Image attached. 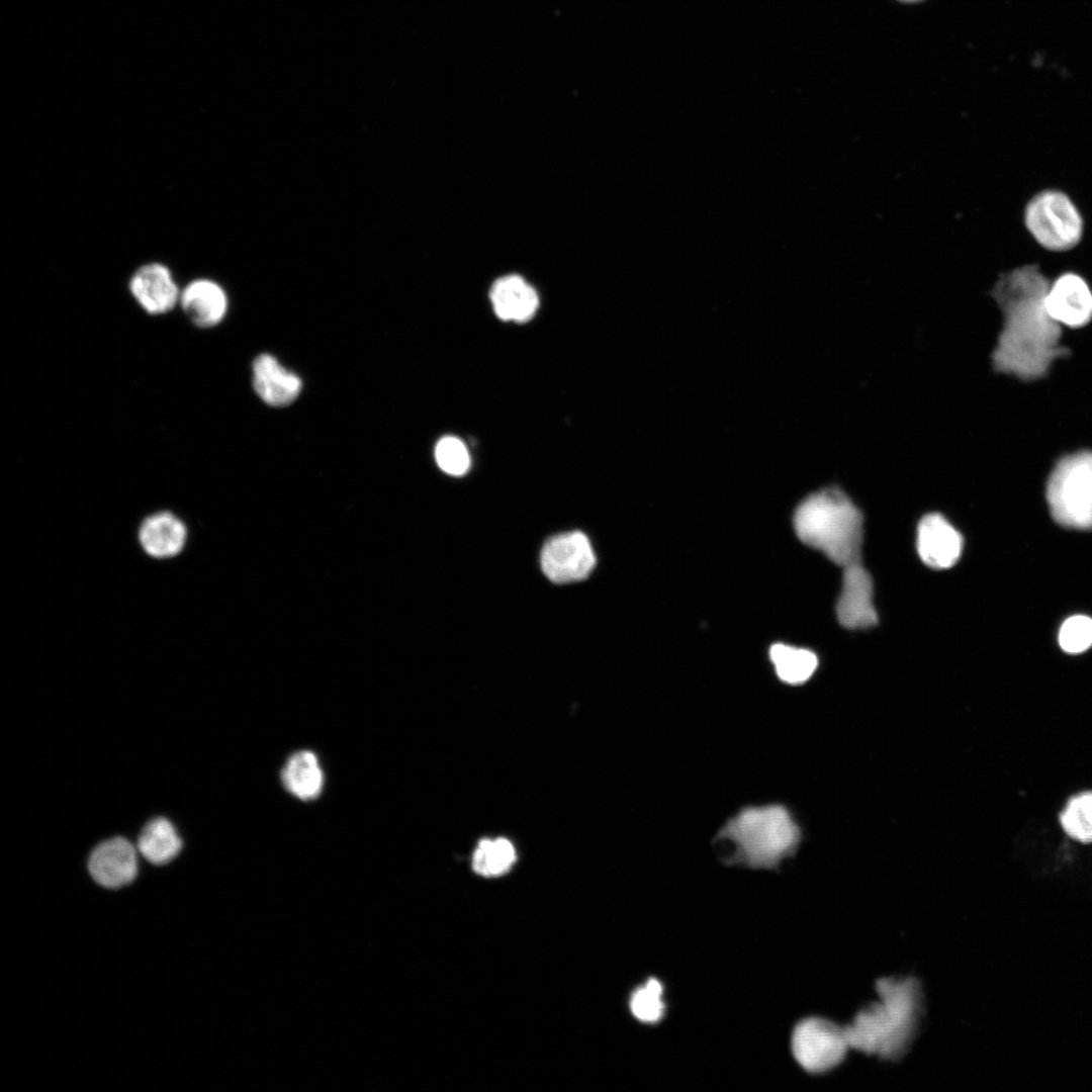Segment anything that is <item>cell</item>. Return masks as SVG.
<instances>
[{
    "mask_svg": "<svg viewBox=\"0 0 1092 1092\" xmlns=\"http://www.w3.org/2000/svg\"><path fill=\"white\" fill-rule=\"evenodd\" d=\"M179 305L191 324L200 329H209L224 318L229 300L217 282L196 278L181 289Z\"/></svg>",
    "mask_w": 1092,
    "mask_h": 1092,
    "instance_id": "cell-14",
    "label": "cell"
},
{
    "mask_svg": "<svg viewBox=\"0 0 1092 1092\" xmlns=\"http://www.w3.org/2000/svg\"><path fill=\"white\" fill-rule=\"evenodd\" d=\"M797 1063L810 1074H822L839 1066L850 1049L845 1028L823 1017L798 1022L791 1039Z\"/></svg>",
    "mask_w": 1092,
    "mask_h": 1092,
    "instance_id": "cell-7",
    "label": "cell"
},
{
    "mask_svg": "<svg viewBox=\"0 0 1092 1092\" xmlns=\"http://www.w3.org/2000/svg\"><path fill=\"white\" fill-rule=\"evenodd\" d=\"M517 858L510 840L504 837L485 838L479 841L472 854L473 871L485 878L507 874Z\"/></svg>",
    "mask_w": 1092,
    "mask_h": 1092,
    "instance_id": "cell-21",
    "label": "cell"
},
{
    "mask_svg": "<svg viewBox=\"0 0 1092 1092\" xmlns=\"http://www.w3.org/2000/svg\"><path fill=\"white\" fill-rule=\"evenodd\" d=\"M128 290L136 303L151 315L173 310L179 304L181 294L170 268L160 262L138 267L128 280Z\"/></svg>",
    "mask_w": 1092,
    "mask_h": 1092,
    "instance_id": "cell-9",
    "label": "cell"
},
{
    "mask_svg": "<svg viewBox=\"0 0 1092 1092\" xmlns=\"http://www.w3.org/2000/svg\"><path fill=\"white\" fill-rule=\"evenodd\" d=\"M842 590L836 604L837 620L847 629H867L878 623L873 603L874 585L860 563L843 568Z\"/></svg>",
    "mask_w": 1092,
    "mask_h": 1092,
    "instance_id": "cell-10",
    "label": "cell"
},
{
    "mask_svg": "<svg viewBox=\"0 0 1092 1092\" xmlns=\"http://www.w3.org/2000/svg\"><path fill=\"white\" fill-rule=\"evenodd\" d=\"M1060 822L1073 839L1092 842V792L1072 797L1060 814Z\"/></svg>",
    "mask_w": 1092,
    "mask_h": 1092,
    "instance_id": "cell-22",
    "label": "cell"
},
{
    "mask_svg": "<svg viewBox=\"0 0 1092 1092\" xmlns=\"http://www.w3.org/2000/svg\"><path fill=\"white\" fill-rule=\"evenodd\" d=\"M280 777L284 788L301 801L315 800L325 785L317 755L307 749L292 753L285 761Z\"/></svg>",
    "mask_w": 1092,
    "mask_h": 1092,
    "instance_id": "cell-18",
    "label": "cell"
},
{
    "mask_svg": "<svg viewBox=\"0 0 1092 1092\" xmlns=\"http://www.w3.org/2000/svg\"><path fill=\"white\" fill-rule=\"evenodd\" d=\"M903 1H917V0H903Z\"/></svg>",
    "mask_w": 1092,
    "mask_h": 1092,
    "instance_id": "cell-26",
    "label": "cell"
},
{
    "mask_svg": "<svg viewBox=\"0 0 1092 1092\" xmlns=\"http://www.w3.org/2000/svg\"><path fill=\"white\" fill-rule=\"evenodd\" d=\"M88 869L93 880L102 887L120 888L132 882L136 876L135 850L123 837L110 838L93 849Z\"/></svg>",
    "mask_w": 1092,
    "mask_h": 1092,
    "instance_id": "cell-13",
    "label": "cell"
},
{
    "mask_svg": "<svg viewBox=\"0 0 1092 1092\" xmlns=\"http://www.w3.org/2000/svg\"><path fill=\"white\" fill-rule=\"evenodd\" d=\"M800 828L785 806H749L730 818L717 833L733 845L727 864L776 869L800 843Z\"/></svg>",
    "mask_w": 1092,
    "mask_h": 1092,
    "instance_id": "cell-4",
    "label": "cell"
},
{
    "mask_svg": "<svg viewBox=\"0 0 1092 1092\" xmlns=\"http://www.w3.org/2000/svg\"><path fill=\"white\" fill-rule=\"evenodd\" d=\"M489 297L494 312L504 321L527 322L539 304L534 288L519 275L497 279L492 284Z\"/></svg>",
    "mask_w": 1092,
    "mask_h": 1092,
    "instance_id": "cell-17",
    "label": "cell"
},
{
    "mask_svg": "<svg viewBox=\"0 0 1092 1092\" xmlns=\"http://www.w3.org/2000/svg\"><path fill=\"white\" fill-rule=\"evenodd\" d=\"M1024 220L1034 240L1050 251L1072 249L1083 234L1079 210L1065 193L1057 190L1033 196L1026 205Z\"/></svg>",
    "mask_w": 1092,
    "mask_h": 1092,
    "instance_id": "cell-6",
    "label": "cell"
},
{
    "mask_svg": "<svg viewBox=\"0 0 1092 1092\" xmlns=\"http://www.w3.org/2000/svg\"><path fill=\"white\" fill-rule=\"evenodd\" d=\"M1050 282L1036 264L1000 276L992 296L1003 313V329L992 355L997 371L1023 380L1043 377L1054 360L1069 350L1060 345L1061 328L1049 313Z\"/></svg>",
    "mask_w": 1092,
    "mask_h": 1092,
    "instance_id": "cell-1",
    "label": "cell"
},
{
    "mask_svg": "<svg viewBox=\"0 0 1092 1092\" xmlns=\"http://www.w3.org/2000/svg\"><path fill=\"white\" fill-rule=\"evenodd\" d=\"M793 523L803 543L835 564L844 568L860 563L862 515L838 487L809 495L797 508Z\"/></svg>",
    "mask_w": 1092,
    "mask_h": 1092,
    "instance_id": "cell-3",
    "label": "cell"
},
{
    "mask_svg": "<svg viewBox=\"0 0 1092 1092\" xmlns=\"http://www.w3.org/2000/svg\"><path fill=\"white\" fill-rule=\"evenodd\" d=\"M1045 306L1059 324L1079 328L1092 318V292L1081 276L1066 273L1050 285Z\"/></svg>",
    "mask_w": 1092,
    "mask_h": 1092,
    "instance_id": "cell-12",
    "label": "cell"
},
{
    "mask_svg": "<svg viewBox=\"0 0 1092 1092\" xmlns=\"http://www.w3.org/2000/svg\"><path fill=\"white\" fill-rule=\"evenodd\" d=\"M769 658L779 678L789 685L807 681L818 665L814 652L782 643L770 647Z\"/></svg>",
    "mask_w": 1092,
    "mask_h": 1092,
    "instance_id": "cell-20",
    "label": "cell"
},
{
    "mask_svg": "<svg viewBox=\"0 0 1092 1092\" xmlns=\"http://www.w3.org/2000/svg\"><path fill=\"white\" fill-rule=\"evenodd\" d=\"M435 457L439 467L450 475L460 476L469 468L468 451L455 437L442 438L436 445Z\"/></svg>",
    "mask_w": 1092,
    "mask_h": 1092,
    "instance_id": "cell-24",
    "label": "cell"
},
{
    "mask_svg": "<svg viewBox=\"0 0 1092 1092\" xmlns=\"http://www.w3.org/2000/svg\"><path fill=\"white\" fill-rule=\"evenodd\" d=\"M182 840L174 825L164 817L148 822L141 831L138 848L151 863L162 866L171 861L181 850Z\"/></svg>",
    "mask_w": 1092,
    "mask_h": 1092,
    "instance_id": "cell-19",
    "label": "cell"
},
{
    "mask_svg": "<svg viewBox=\"0 0 1092 1092\" xmlns=\"http://www.w3.org/2000/svg\"><path fill=\"white\" fill-rule=\"evenodd\" d=\"M1046 499L1060 525L1092 529V451L1067 455L1056 464L1048 481Z\"/></svg>",
    "mask_w": 1092,
    "mask_h": 1092,
    "instance_id": "cell-5",
    "label": "cell"
},
{
    "mask_svg": "<svg viewBox=\"0 0 1092 1092\" xmlns=\"http://www.w3.org/2000/svg\"><path fill=\"white\" fill-rule=\"evenodd\" d=\"M629 1004L637 1020L647 1024L657 1023L665 1012L662 984L655 978L647 980L632 992Z\"/></svg>",
    "mask_w": 1092,
    "mask_h": 1092,
    "instance_id": "cell-23",
    "label": "cell"
},
{
    "mask_svg": "<svg viewBox=\"0 0 1092 1092\" xmlns=\"http://www.w3.org/2000/svg\"><path fill=\"white\" fill-rule=\"evenodd\" d=\"M186 537L184 523L167 511L147 517L139 529V541L142 548L154 558L176 556L183 550Z\"/></svg>",
    "mask_w": 1092,
    "mask_h": 1092,
    "instance_id": "cell-16",
    "label": "cell"
},
{
    "mask_svg": "<svg viewBox=\"0 0 1092 1092\" xmlns=\"http://www.w3.org/2000/svg\"><path fill=\"white\" fill-rule=\"evenodd\" d=\"M541 567L553 582L567 583L586 578L596 565L588 538L572 531L550 538L541 551Z\"/></svg>",
    "mask_w": 1092,
    "mask_h": 1092,
    "instance_id": "cell-8",
    "label": "cell"
},
{
    "mask_svg": "<svg viewBox=\"0 0 1092 1092\" xmlns=\"http://www.w3.org/2000/svg\"><path fill=\"white\" fill-rule=\"evenodd\" d=\"M878 1000L860 1009L844 1026L850 1049L882 1060H897L911 1045L923 1012L919 981L911 976L876 982Z\"/></svg>",
    "mask_w": 1092,
    "mask_h": 1092,
    "instance_id": "cell-2",
    "label": "cell"
},
{
    "mask_svg": "<svg viewBox=\"0 0 1092 1092\" xmlns=\"http://www.w3.org/2000/svg\"><path fill=\"white\" fill-rule=\"evenodd\" d=\"M253 386L259 397L272 406L291 404L299 395L302 382L270 354H261L253 362Z\"/></svg>",
    "mask_w": 1092,
    "mask_h": 1092,
    "instance_id": "cell-15",
    "label": "cell"
},
{
    "mask_svg": "<svg viewBox=\"0 0 1092 1092\" xmlns=\"http://www.w3.org/2000/svg\"><path fill=\"white\" fill-rule=\"evenodd\" d=\"M1059 643L1069 653H1080L1092 645V619L1073 616L1067 619L1059 632Z\"/></svg>",
    "mask_w": 1092,
    "mask_h": 1092,
    "instance_id": "cell-25",
    "label": "cell"
},
{
    "mask_svg": "<svg viewBox=\"0 0 1092 1092\" xmlns=\"http://www.w3.org/2000/svg\"><path fill=\"white\" fill-rule=\"evenodd\" d=\"M916 544L919 557L927 566L945 569L959 560L963 537L944 517L928 514L918 524Z\"/></svg>",
    "mask_w": 1092,
    "mask_h": 1092,
    "instance_id": "cell-11",
    "label": "cell"
}]
</instances>
